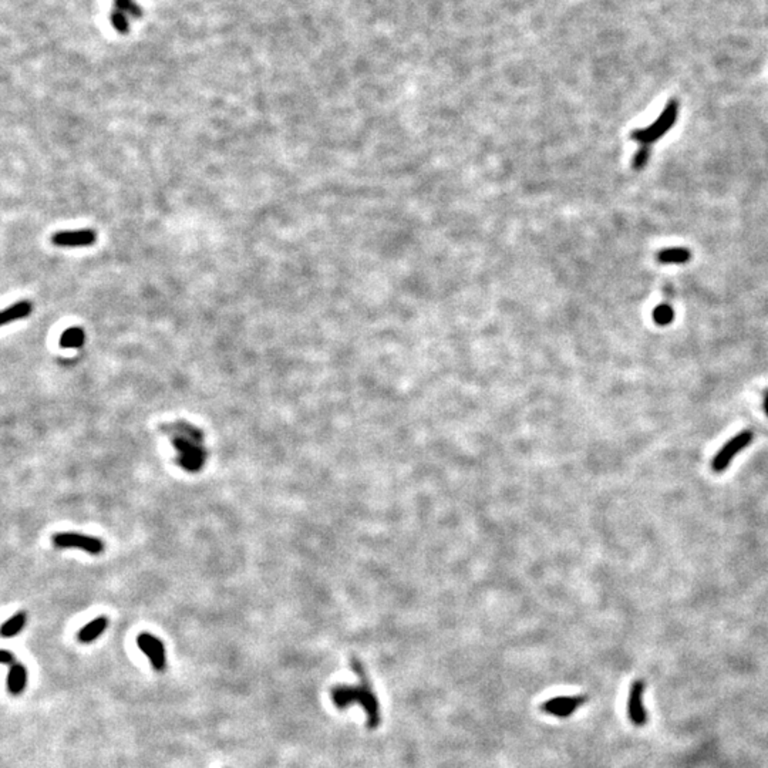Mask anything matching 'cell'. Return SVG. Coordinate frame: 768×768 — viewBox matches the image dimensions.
Wrapping results in <instances>:
<instances>
[{"instance_id":"cell-1","label":"cell","mask_w":768,"mask_h":768,"mask_svg":"<svg viewBox=\"0 0 768 768\" xmlns=\"http://www.w3.org/2000/svg\"><path fill=\"white\" fill-rule=\"evenodd\" d=\"M352 669L359 676V680H360L359 686L354 688V686L343 685V686L333 688V690H332L333 705L339 710H346L347 707H350L353 705H360L363 707V710L366 712L367 727L374 730V729L379 727L380 720H382L377 696H376V693L373 690L372 682H370V679H369V676L366 673L364 666L356 658L352 659Z\"/></svg>"},{"instance_id":"cell-2","label":"cell","mask_w":768,"mask_h":768,"mask_svg":"<svg viewBox=\"0 0 768 768\" xmlns=\"http://www.w3.org/2000/svg\"><path fill=\"white\" fill-rule=\"evenodd\" d=\"M678 115H679V102L678 100L673 98L666 104L663 112L658 117V120L652 125L633 130L631 134V138L639 142L641 145H651L652 142L662 138L676 124Z\"/></svg>"},{"instance_id":"cell-3","label":"cell","mask_w":768,"mask_h":768,"mask_svg":"<svg viewBox=\"0 0 768 768\" xmlns=\"http://www.w3.org/2000/svg\"><path fill=\"white\" fill-rule=\"evenodd\" d=\"M753 437H754L753 431L745 430L739 433L737 436H735L729 443H726L723 448L713 458V463H712L713 471L723 473L732 464L733 458L753 441Z\"/></svg>"},{"instance_id":"cell-4","label":"cell","mask_w":768,"mask_h":768,"mask_svg":"<svg viewBox=\"0 0 768 768\" xmlns=\"http://www.w3.org/2000/svg\"><path fill=\"white\" fill-rule=\"evenodd\" d=\"M53 544L57 548H80L91 555H100L104 551V544L101 540L74 532L56 534L53 537Z\"/></svg>"},{"instance_id":"cell-5","label":"cell","mask_w":768,"mask_h":768,"mask_svg":"<svg viewBox=\"0 0 768 768\" xmlns=\"http://www.w3.org/2000/svg\"><path fill=\"white\" fill-rule=\"evenodd\" d=\"M137 646L148 658L157 672H164L167 668V652L162 641L157 636L142 632L137 636Z\"/></svg>"},{"instance_id":"cell-6","label":"cell","mask_w":768,"mask_h":768,"mask_svg":"<svg viewBox=\"0 0 768 768\" xmlns=\"http://www.w3.org/2000/svg\"><path fill=\"white\" fill-rule=\"evenodd\" d=\"M585 703H586L585 696H561V698H554L549 702L544 703L541 709L547 715L565 719V717L572 716Z\"/></svg>"},{"instance_id":"cell-7","label":"cell","mask_w":768,"mask_h":768,"mask_svg":"<svg viewBox=\"0 0 768 768\" xmlns=\"http://www.w3.org/2000/svg\"><path fill=\"white\" fill-rule=\"evenodd\" d=\"M95 242V232L91 229L61 231L53 236V243L63 248L88 246Z\"/></svg>"},{"instance_id":"cell-8","label":"cell","mask_w":768,"mask_h":768,"mask_svg":"<svg viewBox=\"0 0 768 768\" xmlns=\"http://www.w3.org/2000/svg\"><path fill=\"white\" fill-rule=\"evenodd\" d=\"M643 692H645V685L643 682L638 680L633 683L632 689H631V695H629V705H628V712H629V719L632 720V723L635 726H645L646 722H648V715H646V710H645V706H643Z\"/></svg>"},{"instance_id":"cell-9","label":"cell","mask_w":768,"mask_h":768,"mask_svg":"<svg viewBox=\"0 0 768 768\" xmlns=\"http://www.w3.org/2000/svg\"><path fill=\"white\" fill-rule=\"evenodd\" d=\"M27 669L23 663H14L10 666L7 673V692L11 696H20L24 693L27 686Z\"/></svg>"},{"instance_id":"cell-10","label":"cell","mask_w":768,"mask_h":768,"mask_svg":"<svg viewBox=\"0 0 768 768\" xmlns=\"http://www.w3.org/2000/svg\"><path fill=\"white\" fill-rule=\"evenodd\" d=\"M107 626H108V619L105 616H98L78 631L77 639L80 643L88 645L94 642L95 639H98L105 632Z\"/></svg>"},{"instance_id":"cell-11","label":"cell","mask_w":768,"mask_h":768,"mask_svg":"<svg viewBox=\"0 0 768 768\" xmlns=\"http://www.w3.org/2000/svg\"><path fill=\"white\" fill-rule=\"evenodd\" d=\"M656 259L665 265H680L688 263L692 259V253L686 248H668L661 251Z\"/></svg>"},{"instance_id":"cell-12","label":"cell","mask_w":768,"mask_h":768,"mask_svg":"<svg viewBox=\"0 0 768 768\" xmlns=\"http://www.w3.org/2000/svg\"><path fill=\"white\" fill-rule=\"evenodd\" d=\"M30 312H31V305L27 300H20L19 303H16V305L7 307L6 310H3L1 317H0V325L4 326L7 323H10V322L26 317V316H28Z\"/></svg>"},{"instance_id":"cell-13","label":"cell","mask_w":768,"mask_h":768,"mask_svg":"<svg viewBox=\"0 0 768 768\" xmlns=\"http://www.w3.org/2000/svg\"><path fill=\"white\" fill-rule=\"evenodd\" d=\"M26 621H27V616L24 612H19L13 615L1 625V636L3 638L16 636L26 626Z\"/></svg>"},{"instance_id":"cell-14","label":"cell","mask_w":768,"mask_h":768,"mask_svg":"<svg viewBox=\"0 0 768 768\" xmlns=\"http://www.w3.org/2000/svg\"><path fill=\"white\" fill-rule=\"evenodd\" d=\"M83 343H84V332L78 327L65 330L60 339V346L64 349H77V347H81Z\"/></svg>"},{"instance_id":"cell-15","label":"cell","mask_w":768,"mask_h":768,"mask_svg":"<svg viewBox=\"0 0 768 768\" xmlns=\"http://www.w3.org/2000/svg\"><path fill=\"white\" fill-rule=\"evenodd\" d=\"M653 320H655L659 326H668V325H670V323L675 320V310H673V307H672L669 303L659 305V306L653 310Z\"/></svg>"},{"instance_id":"cell-16","label":"cell","mask_w":768,"mask_h":768,"mask_svg":"<svg viewBox=\"0 0 768 768\" xmlns=\"http://www.w3.org/2000/svg\"><path fill=\"white\" fill-rule=\"evenodd\" d=\"M651 159V145H641L635 152L632 159V167L635 171H642Z\"/></svg>"},{"instance_id":"cell-17","label":"cell","mask_w":768,"mask_h":768,"mask_svg":"<svg viewBox=\"0 0 768 768\" xmlns=\"http://www.w3.org/2000/svg\"><path fill=\"white\" fill-rule=\"evenodd\" d=\"M0 662H1L3 665L11 666V665H14V663H16V661H14V655H13L11 652H9V651H1V655H0Z\"/></svg>"},{"instance_id":"cell-18","label":"cell","mask_w":768,"mask_h":768,"mask_svg":"<svg viewBox=\"0 0 768 768\" xmlns=\"http://www.w3.org/2000/svg\"><path fill=\"white\" fill-rule=\"evenodd\" d=\"M764 409H766V413L768 416V391L766 393V397H764Z\"/></svg>"}]
</instances>
